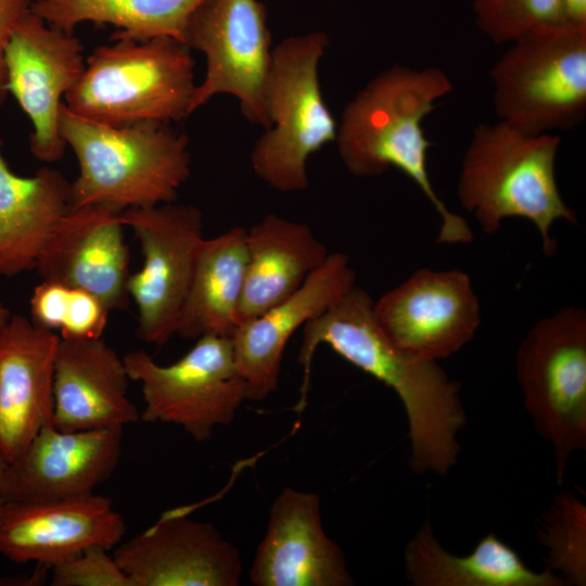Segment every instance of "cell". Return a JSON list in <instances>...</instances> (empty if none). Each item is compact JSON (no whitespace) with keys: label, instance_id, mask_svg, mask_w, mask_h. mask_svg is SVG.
I'll return each instance as SVG.
<instances>
[{"label":"cell","instance_id":"cell-31","mask_svg":"<svg viewBox=\"0 0 586 586\" xmlns=\"http://www.w3.org/2000/svg\"><path fill=\"white\" fill-rule=\"evenodd\" d=\"M71 286L50 280H42L34 289L30 297L31 321L50 331L62 327Z\"/></svg>","mask_w":586,"mask_h":586},{"label":"cell","instance_id":"cell-15","mask_svg":"<svg viewBox=\"0 0 586 586\" xmlns=\"http://www.w3.org/2000/svg\"><path fill=\"white\" fill-rule=\"evenodd\" d=\"M126 532L110 498L97 494L50 501H4L0 552L15 563L53 568L90 547L115 548Z\"/></svg>","mask_w":586,"mask_h":586},{"label":"cell","instance_id":"cell-11","mask_svg":"<svg viewBox=\"0 0 586 586\" xmlns=\"http://www.w3.org/2000/svg\"><path fill=\"white\" fill-rule=\"evenodd\" d=\"M184 44L202 52L206 72L195 86L191 114L214 95L237 98L243 115L270 128L266 86L271 63L267 10L259 0H204L189 20Z\"/></svg>","mask_w":586,"mask_h":586},{"label":"cell","instance_id":"cell-25","mask_svg":"<svg viewBox=\"0 0 586 586\" xmlns=\"http://www.w3.org/2000/svg\"><path fill=\"white\" fill-rule=\"evenodd\" d=\"M245 234L246 229L238 226L203 240L176 335L188 340L232 335L240 323L247 259Z\"/></svg>","mask_w":586,"mask_h":586},{"label":"cell","instance_id":"cell-23","mask_svg":"<svg viewBox=\"0 0 586 586\" xmlns=\"http://www.w3.org/2000/svg\"><path fill=\"white\" fill-rule=\"evenodd\" d=\"M0 139V276L35 269L46 243L71 208V182L56 169L34 176L14 174L1 154Z\"/></svg>","mask_w":586,"mask_h":586},{"label":"cell","instance_id":"cell-27","mask_svg":"<svg viewBox=\"0 0 586 586\" xmlns=\"http://www.w3.org/2000/svg\"><path fill=\"white\" fill-rule=\"evenodd\" d=\"M536 539L546 570L566 584L586 585V506L574 494L556 495L537 521Z\"/></svg>","mask_w":586,"mask_h":586},{"label":"cell","instance_id":"cell-26","mask_svg":"<svg viewBox=\"0 0 586 586\" xmlns=\"http://www.w3.org/2000/svg\"><path fill=\"white\" fill-rule=\"evenodd\" d=\"M204 0H31L29 9L49 25L73 33L86 22L117 28L112 40L173 38L184 43L193 12Z\"/></svg>","mask_w":586,"mask_h":586},{"label":"cell","instance_id":"cell-9","mask_svg":"<svg viewBox=\"0 0 586 586\" xmlns=\"http://www.w3.org/2000/svg\"><path fill=\"white\" fill-rule=\"evenodd\" d=\"M131 381L141 386L140 419L182 428L196 442L230 424L249 400L231 336L204 335L180 359L160 365L145 351L123 356Z\"/></svg>","mask_w":586,"mask_h":586},{"label":"cell","instance_id":"cell-10","mask_svg":"<svg viewBox=\"0 0 586 586\" xmlns=\"http://www.w3.org/2000/svg\"><path fill=\"white\" fill-rule=\"evenodd\" d=\"M124 226L136 235L143 264L130 273L128 293L138 309L137 337L162 346L176 335L203 238L202 212L174 202L125 209Z\"/></svg>","mask_w":586,"mask_h":586},{"label":"cell","instance_id":"cell-22","mask_svg":"<svg viewBox=\"0 0 586 586\" xmlns=\"http://www.w3.org/2000/svg\"><path fill=\"white\" fill-rule=\"evenodd\" d=\"M245 245L240 323L291 296L329 255L308 225L275 214L246 229Z\"/></svg>","mask_w":586,"mask_h":586},{"label":"cell","instance_id":"cell-36","mask_svg":"<svg viewBox=\"0 0 586 586\" xmlns=\"http://www.w3.org/2000/svg\"><path fill=\"white\" fill-rule=\"evenodd\" d=\"M3 504H4V500L2 497H0V517H1L2 508H3Z\"/></svg>","mask_w":586,"mask_h":586},{"label":"cell","instance_id":"cell-1","mask_svg":"<svg viewBox=\"0 0 586 586\" xmlns=\"http://www.w3.org/2000/svg\"><path fill=\"white\" fill-rule=\"evenodd\" d=\"M320 345L397 394L408 420L409 463L415 473L446 474L455 466L460 451L457 434L467 422L459 384L436 360L418 358L398 347L380 326L366 291L353 286L303 327L298 413L306 405L313 358Z\"/></svg>","mask_w":586,"mask_h":586},{"label":"cell","instance_id":"cell-6","mask_svg":"<svg viewBox=\"0 0 586 586\" xmlns=\"http://www.w3.org/2000/svg\"><path fill=\"white\" fill-rule=\"evenodd\" d=\"M329 46L322 31L280 41L271 51L266 86L270 128L251 153L254 173L280 192L308 188V157L336 139L337 124L327 106L318 67Z\"/></svg>","mask_w":586,"mask_h":586},{"label":"cell","instance_id":"cell-20","mask_svg":"<svg viewBox=\"0 0 586 586\" xmlns=\"http://www.w3.org/2000/svg\"><path fill=\"white\" fill-rule=\"evenodd\" d=\"M60 335L21 315L0 330V454L11 463L53 416Z\"/></svg>","mask_w":586,"mask_h":586},{"label":"cell","instance_id":"cell-7","mask_svg":"<svg viewBox=\"0 0 586 586\" xmlns=\"http://www.w3.org/2000/svg\"><path fill=\"white\" fill-rule=\"evenodd\" d=\"M512 42L491 72L501 122L531 136L581 124L586 114V27H544Z\"/></svg>","mask_w":586,"mask_h":586},{"label":"cell","instance_id":"cell-21","mask_svg":"<svg viewBox=\"0 0 586 586\" xmlns=\"http://www.w3.org/2000/svg\"><path fill=\"white\" fill-rule=\"evenodd\" d=\"M123 357L102 337H60L53 372L52 424L61 431L124 429L140 413L128 396Z\"/></svg>","mask_w":586,"mask_h":586},{"label":"cell","instance_id":"cell-4","mask_svg":"<svg viewBox=\"0 0 586 586\" xmlns=\"http://www.w3.org/2000/svg\"><path fill=\"white\" fill-rule=\"evenodd\" d=\"M559 144L558 136L526 135L504 122L475 127L457 194L485 233H496L506 218H525L536 226L544 253H556L557 243L550 237L552 224L558 219L577 224L556 180Z\"/></svg>","mask_w":586,"mask_h":586},{"label":"cell","instance_id":"cell-5","mask_svg":"<svg viewBox=\"0 0 586 586\" xmlns=\"http://www.w3.org/2000/svg\"><path fill=\"white\" fill-rule=\"evenodd\" d=\"M97 47L65 94V105L109 124H170L191 115L195 89L190 48L173 38L115 39Z\"/></svg>","mask_w":586,"mask_h":586},{"label":"cell","instance_id":"cell-14","mask_svg":"<svg viewBox=\"0 0 586 586\" xmlns=\"http://www.w3.org/2000/svg\"><path fill=\"white\" fill-rule=\"evenodd\" d=\"M114 557L132 586H237L239 550L209 522L174 509L115 547Z\"/></svg>","mask_w":586,"mask_h":586},{"label":"cell","instance_id":"cell-13","mask_svg":"<svg viewBox=\"0 0 586 586\" xmlns=\"http://www.w3.org/2000/svg\"><path fill=\"white\" fill-rule=\"evenodd\" d=\"M373 310L398 347L428 360L459 351L481 321L471 279L456 269H420L373 302Z\"/></svg>","mask_w":586,"mask_h":586},{"label":"cell","instance_id":"cell-29","mask_svg":"<svg viewBox=\"0 0 586 586\" xmlns=\"http://www.w3.org/2000/svg\"><path fill=\"white\" fill-rule=\"evenodd\" d=\"M53 586H132L110 549L95 546L51 568Z\"/></svg>","mask_w":586,"mask_h":586},{"label":"cell","instance_id":"cell-17","mask_svg":"<svg viewBox=\"0 0 586 586\" xmlns=\"http://www.w3.org/2000/svg\"><path fill=\"white\" fill-rule=\"evenodd\" d=\"M123 429L61 431L52 423L9 463L4 501L82 497L106 481L122 455Z\"/></svg>","mask_w":586,"mask_h":586},{"label":"cell","instance_id":"cell-35","mask_svg":"<svg viewBox=\"0 0 586 586\" xmlns=\"http://www.w3.org/2000/svg\"><path fill=\"white\" fill-rule=\"evenodd\" d=\"M10 309L0 301V330L11 317Z\"/></svg>","mask_w":586,"mask_h":586},{"label":"cell","instance_id":"cell-33","mask_svg":"<svg viewBox=\"0 0 586 586\" xmlns=\"http://www.w3.org/2000/svg\"><path fill=\"white\" fill-rule=\"evenodd\" d=\"M569 25L586 27V0H561Z\"/></svg>","mask_w":586,"mask_h":586},{"label":"cell","instance_id":"cell-19","mask_svg":"<svg viewBox=\"0 0 586 586\" xmlns=\"http://www.w3.org/2000/svg\"><path fill=\"white\" fill-rule=\"evenodd\" d=\"M355 280L348 256L329 253L291 296L237 327L231 342L249 400L262 402L277 391L291 336L355 286Z\"/></svg>","mask_w":586,"mask_h":586},{"label":"cell","instance_id":"cell-28","mask_svg":"<svg viewBox=\"0 0 586 586\" xmlns=\"http://www.w3.org/2000/svg\"><path fill=\"white\" fill-rule=\"evenodd\" d=\"M477 27L501 44L539 28L569 25L561 0H474Z\"/></svg>","mask_w":586,"mask_h":586},{"label":"cell","instance_id":"cell-2","mask_svg":"<svg viewBox=\"0 0 586 586\" xmlns=\"http://www.w3.org/2000/svg\"><path fill=\"white\" fill-rule=\"evenodd\" d=\"M453 91L446 74L428 67L392 66L370 80L345 106L336 142L342 162L356 176H379L390 167L407 175L441 217L437 242L468 243L473 233L461 216L450 212L435 193L428 173L433 145L421 126L435 100Z\"/></svg>","mask_w":586,"mask_h":586},{"label":"cell","instance_id":"cell-24","mask_svg":"<svg viewBox=\"0 0 586 586\" xmlns=\"http://www.w3.org/2000/svg\"><path fill=\"white\" fill-rule=\"evenodd\" d=\"M405 576L416 586H563L555 573L528 569L495 533L467 556L442 547L426 519L405 548Z\"/></svg>","mask_w":586,"mask_h":586},{"label":"cell","instance_id":"cell-16","mask_svg":"<svg viewBox=\"0 0 586 586\" xmlns=\"http://www.w3.org/2000/svg\"><path fill=\"white\" fill-rule=\"evenodd\" d=\"M123 211L86 205L61 218L35 269L41 280L82 289L112 310L128 307L129 247L123 234Z\"/></svg>","mask_w":586,"mask_h":586},{"label":"cell","instance_id":"cell-3","mask_svg":"<svg viewBox=\"0 0 586 586\" xmlns=\"http://www.w3.org/2000/svg\"><path fill=\"white\" fill-rule=\"evenodd\" d=\"M60 131L79 173L71 208L106 205L120 211L174 202L191 174L189 139L169 124L109 125L85 118L64 103Z\"/></svg>","mask_w":586,"mask_h":586},{"label":"cell","instance_id":"cell-34","mask_svg":"<svg viewBox=\"0 0 586 586\" xmlns=\"http://www.w3.org/2000/svg\"><path fill=\"white\" fill-rule=\"evenodd\" d=\"M8 469L9 462L0 454V497H2V493L4 491Z\"/></svg>","mask_w":586,"mask_h":586},{"label":"cell","instance_id":"cell-8","mask_svg":"<svg viewBox=\"0 0 586 586\" xmlns=\"http://www.w3.org/2000/svg\"><path fill=\"white\" fill-rule=\"evenodd\" d=\"M517 379L536 431L553 447L558 482L586 448V313L564 307L536 322L517 353Z\"/></svg>","mask_w":586,"mask_h":586},{"label":"cell","instance_id":"cell-32","mask_svg":"<svg viewBox=\"0 0 586 586\" xmlns=\"http://www.w3.org/2000/svg\"><path fill=\"white\" fill-rule=\"evenodd\" d=\"M30 2L31 0L0 1V103L8 92L4 49L14 25L29 9Z\"/></svg>","mask_w":586,"mask_h":586},{"label":"cell","instance_id":"cell-18","mask_svg":"<svg viewBox=\"0 0 586 586\" xmlns=\"http://www.w3.org/2000/svg\"><path fill=\"white\" fill-rule=\"evenodd\" d=\"M250 581L255 586H349L342 549L322 525L316 493L284 488L273 501Z\"/></svg>","mask_w":586,"mask_h":586},{"label":"cell","instance_id":"cell-37","mask_svg":"<svg viewBox=\"0 0 586 586\" xmlns=\"http://www.w3.org/2000/svg\"><path fill=\"white\" fill-rule=\"evenodd\" d=\"M0 1H12V0H0Z\"/></svg>","mask_w":586,"mask_h":586},{"label":"cell","instance_id":"cell-12","mask_svg":"<svg viewBox=\"0 0 586 586\" xmlns=\"http://www.w3.org/2000/svg\"><path fill=\"white\" fill-rule=\"evenodd\" d=\"M74 33L55 28L25 11L4 49L7 89L30 119L31 154L44 163L60 161L65 142L60 131L62 99L80 78L86 60Z\"/></svg>","mask_w":586,"mask_h":586},{"label":"cell","instance_id":"cell-30","mask_svg":"<svg viewBox=\"0 0 586 586\" xmlns=\"http://www.w3.org/2000/svg\"><path fill=\"white\" fill-rule=\"evenodd\" d=\"M110 309L95 295L71 286L60 337L87 340L102 337Z\"/></svg>","mask_w":586,"mask_h":586}]
</instances>
